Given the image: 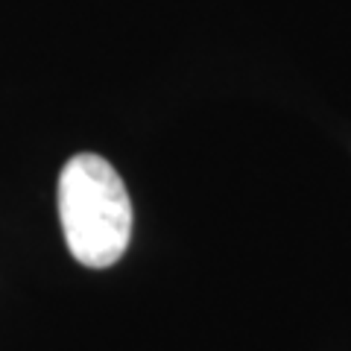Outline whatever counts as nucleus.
I'll use <instances>...</instances> for the list:
<instances>
[{
    "label": "nucleus",
    "instance_id": "nucleus-1",
    "mask_svg": "<svg viewBox=\"0 0 351 351\" xmlns=\"http://www.w3.org/2000/svg\"><path fill=\"white\" fill-rule=\"evenodd\" d=\"M59 219L71 255L91 269L123 258L132 237V202L123 179L94 152L73 156L59 176Z\"/></svg>",
    "mask_w": 351,
    "mask_h": 351
}]
</instances>
